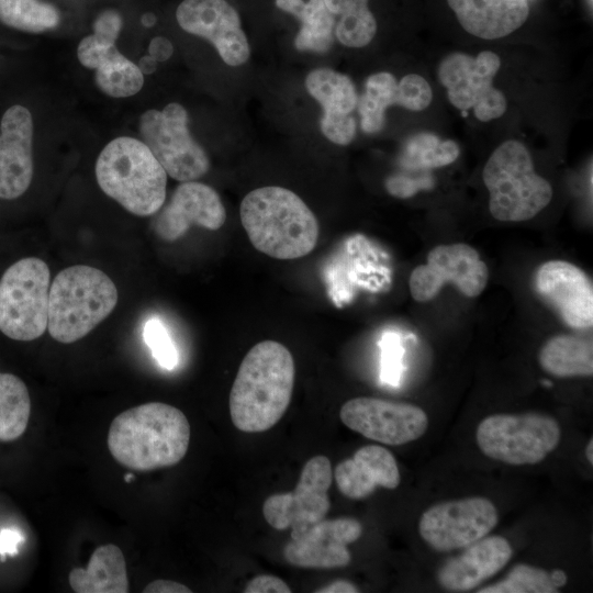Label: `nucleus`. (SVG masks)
<instances>
[{
	"label": "nucleus",
	"instance_id": "5701e85b",
	"mask_svg": "<svg viewBox=\"0 0 593 593\" xmlns=\"http://www.w3.org/2000/svg\"><path fill=\"white\" fill-rule=\"evenodd\" d=\"M70 588L77 593H126L130 591L126 562L114 544L94 549L86 568L69 572Z\"/></svg>",
	"mask_w": 593,
	"mask_h": 593
},
{
	"label": "nucleus",
	"instance_id": "4468645a",
	"mask_svg": "<svg viewBox=\"0 0 593 593\" xmlns=\"http://www.w3.org/2000/svg\"><path fill=\"white\" fill-rule=\"evenodd\" d=\"M339 417L349 429L390 446L414 441L428 427V417L421 407L369 396L345 402Z\"/></svg>",
	"mask_w": 593,
	"mask_h": 593
},
{
	"label": "nucleus",
	"instance_id": "0eeeda50",
	"mask_svg": "<svg viewBox=\"0 0 593 593\" xmlns=\"http://www.w3.org/2000/svg\"><path fill=\"white\" fill-rule=\"evenodd\" d=\"M51 273L45 261L27 257L11 265L0 279V331L11 339L41 337L48 324Z\"/></svg>",
	"mask_w": 593,
	"mask_h": 593
},
{
	"label": "nucleus",
	"instance_id": "393cba45",
	"mask_svg": "<svg viewBox=\"0 0 593 593\" xmlns=\"http://www.w3.org/2000/svg\"><path fill=\"white\" fill-rule=\"evenodd\" d=\"M309 93L322 105L323 115H350L358 97L351 79L329 68H317L305 78Z\"/></svg>",
	"mask_w": 593,
	"mask_h": 593
},
{
	"label": "nucleus",
	"instance_id": "a878e982",
	"mask_svg": "<svg viewBox=\"0 0 593 593\" xmlns=\"http://www.w3.org/2000/svg\"><path fill=\"white\" fill-rule=\"evenodd\" d=\"M326 8L339 16L335 25L337 40L348 47H362L371 42L377 22L368 0H323Z\"/></svg>",
	"mask_w": 593,
	"mask_h": 593
},
{
	"label": "nucleus",
	"instance_id": "a19ab883",
	"mask_svg": "<svg viewBox=\"0 0 593 593\" xmlns=\"http://www.w3.org/2000/svg\"><path fill=\"white\" fill-rule=\"evenodd\" d=\"M23 541V535L15 529H2L0 532V556L18 553L19 545Z\"/></svg>",
	"mask_w": 593,
	"mask_h": 593
},
{
	"label": "nucleus",
	"instance_id": "de8ad7c7",
	"mask_svg": "<svg viewBox=\"0 0 593 593\" xmlns=\"http://www.w3.org/2000/svg\"><path fill=\"white\" fill-rule=\"evenodd\" d=\"M551 580L557 589L567 583V575L562 570H553L550 572Z\"/></svg>",
	"mask_w": 593,
	"mask_h": 593
},
{
	"label": "nucleus",
	"instance_id": "09e8293b",
	"mask_svg": "<svg viewBox=\"0 0 593 593\" xmlns=\"http://www.w3.org/2000/svg\"><path fill=\"white\" fill-rule=\"evenodd\" d=\"M141 22L144 26L150 27L156 23V16L153 13L143 14Z\"/></svg>",
	"mask_w": 593,
	"mask_h": 593
},
{
	"label": "nucleus",
	"instance_id": "3c124183",
	"mask_svg": "<svg viewBox=\"0 0 593 593\" xmlns=\"http://www.w3.org/2000/svg\"><path fill=\"white\" fill-rule=\"evenodd\" d=\"M131 478H132V474H127V475L125 477V480L128 481Z\"/></svg>",
	"mask_w": 593,
	"mask_h": 593
},
{
	"label": "nucleus",
	"instance_id": "c85d7f7f",
	"mask_svg": "<svg viewBox=\"0 0 593 593\" xmlns=\"http://www.w3.org/2000/svg\"><path fill=\"white\" fill-rule=\"evenodd\" d=\"M301 22L294 45L299 51L324 53L333 44L336 16L326 8L323 0L302 2L292 13Z\"/></svg>",
	"mask_w": 593,
	"mask_h": 593
},
{
	"label": "nucleus",
	"instance_id": "473e14b6",
	"mask_svg": "<svg viewBox=\"0 0 593 593\" xmlns=\"http://www.w3.org/2000/svg\"><path fill=\"white\" fill-rule=\"evenodd\" d=\"M478 593H557L550 572L519 563L500 582L488 585Z\"/></svg>",
	"mask_w": 593,
	"mask_h": 593
},
{
	"label": "nucleus",
	"instance_id": "423d86ee",
	"mask_svg": "<svg viewBox=\"0 0 593 593\" xmlns=\"http://www.w3.org/2000/svg\"><path fill=\"white\" fill-rule=\"evenodd\" d=\"M482 177L490 193V212L499 221H527L552 198L550 183L535 172L527 148L514 139L491 154Z\"/></svg>",
	"mask_w": 593,
	"mask_h": 593
},
{
	"label": "nucleus",
	"instance_id": "aec40b11",
	"mask_svg": "<svg viewBox=\"0 0 593 593\" xmlns=\"http://www.w3.org/2000/svg\"><path fill=\"white\" fill-rule=\"evenodd\" d=\"M511 557L512 547L506 538L483 537L447 560L438 571V582L448 591H470L503 569Z\"/></svg>",
	"mask_w": 593,
	"mask_h": 593
},
{
	"label": "nucleus",
	"instance_id": "1a4fd4ad",
	"mask_svg": "<svg viewBox=\"0 0 593 593\" xmlns=\"http://www.w3.org/2000/svg\"><path fill=\"white\" fill-rule=\"evenodd\" d=\"M187 110L177 102L161 111L150 109L139 118L142 142L171 178L184 182L204 176L210 161L188 128Z\"/></svg>",
	"mask_w": 593,
	"mask_h": 593
},
{
	"label": "nucleus",
	"instance_id": "f257e3e1",
	"mask_svg": "<svg viewBox=\"0 0 593 593\" xmlns=\"http://www.w3.org/2000/svg\"><path fill=\"white\" fill-rule=\"evenodd\" d=\"M295 378L290 350L264 340L243 358L230 393V413L236 428L261 433L275 426L289 407Z\"/></svg>",
	"mask_w": 593,
	"mask_h": 593
},
{
	"label": "nucleus",
	"instance_id": "9b49d317",
	"mask_svg": "<svg viewBox=\"0 0 593 593\" xmlns=\"http://www.w3.org/2000/svg\"><path fill=\"white\" fill-rule=\"evenodd\" d=\"M333 471L326 456L312 457L301 471L293 491L270 495L262 504L267 523L278 530L291 528V538L324 519L331 507L327 491Z\"/></svg>",
	"mask_w": 593,
	"mask_h": 593
},
{
	"label": "nucleus",
	"instance_id": "7c9ffc66",
	"mask_svg": "<svg viewBox=\"0 0 593 593\" xmlns=\"http://www.w3.org/2000/svg\"><path fill=\"white\" fill-rule=\"evenodd\" d=\"M458 155L456 142L441 141L434 134L421 133L405 143L399 163L406 170L427 171L451 164Z\"/></svg>",
	"mask_w": 593,
	"mask_h": 593
},
{
	"label": "nucleus",
	"instance_id": "72a5a7b5",
	"mask_svg": "<svg viewBox=\"0 0 593 593\" xmlns=\"http://www.w3.org/2000/svg\"><path fill=\"white\" fill-rule=\"evenodd\" d=\"M144 339L161 367L171 370L177 366L178 351L166 327L159 320L150 318L147 321L144 327Z\"/></svg>",
	"mask_w": 593,
	"mask_h": 593
},
{
	"label": "nucleus",
	"instance_id": "49530a36",
	"mask_svg": "<svg viewBox=\"0 0 593 593\" xmlns=\"http://www.w3.org/2000/svg\"><path fill=\"white\" fill-rule=\"evenodd\" d=\"M302 2L303 0H276V5L280 10L292 14Z\"/></svg>",
	"mask_w": 593,
	"mask_h": 593
},
{
	"label": "nucleus",
	"instance_id": "412c9836",
	"mask_svg": "<svg viewBox=\"0 0 593 593\" xmlns=\"http://www.w3.org/2000/svg\"><path fill=\"white\" fill-rule=\"evenodd\" d=\"M334 478L340 493L353 500L370 495L378 485L393 490L401 481L394 456L378 445L363 446L338 463Z\"/></svg>",
	"mask_w": 593,
	"mask_h": 593
},
{
	"label": "nucleus",
	"instance_id": "6ab92c4d",
	"mask_svg": "<svg viewBox=\"0 0 593 593\" xmlns=\"http://www.w3.org/2000/svg\"><path fill=\"white\" fill-rule=\"evenodd\" d=\"M33 119L20 104L10 107L0 123V198L16 199L33 178Z\"/></svg>",
	"mask_w": 593,
	"mask_h": 593
},
{
	"label": "nucleus",
	"instance_id": "b1692460",
	"mask_svg": "<svg viewBox=\"0 0 593 593\" xmlns=\"http://www.w3.org/2000/svg\"><path fill=\"white\" fill-rule=\"evenodd\" d=\"M539 363L556 377L592 376V342L574 335L553 336L540 349Z\"/></svg>",
	"mask_w": 593,
	"mask_h": 593
},
{
	"label": "nucleus",
	"instance_id": "c03bdc74",
	"mask_svg": "<svg viewBox=\"0 0 593 593\" xmlns=\"http://www.w3.org/2000/svg\"><path fill=\"white\" fill-rule=\"evenodd\" d=\"M359 590L349 581L337 580L316 590V593H357Z\"/></svg>",
	"mask_w": 593,
	"mask_h": 593
},
{
	"label": "nucleus",
	"instance_id": "4be33fe9",
	"mask_svg": "<svg viewBox=\"0 0 593 593\" xmlns=\"http://www.w3.org/2000/svg\"><path fill=\"white\" fill-rule=\"evenodd\" d=\"M461 26L470 34L495 40L518 29L529 13L526 0H447Z\"/></svg>",
	"mask_w": 593,
	"mask_h": 593
},
{
	"label": "nucleus",
	"instance_id": "e433bc0d",
	"mask_svg": "<svg viewBox=\"0 0 593 593\" xmlns=\"http://www.w3.org/2000/svg\"><path fill=\"white\" fill-rule=\"evenodd\" d=\"M320 126L324 136L337 145L349 144L356 135V121L351 115H322Z\"/></svg>",
	"mask_w": 593,
	"mask_h": 593
},
{
	"label": "nucleus",
	"instance_id": "58836bf2",
	"mask_svg": "<svg viewBox=\"0 0 593 593\" xmlns=\"http://www.w3.org/2000/svg\"><path fill=\"white\" fill-rule=\"evenodd\" d=\"M92 27L94 36L115 43L122 29V18L115 10H104L97 16Z\"/></svg>",
	"mask_w": 593,
	"mask_h": 593
},
{
	"label": "nucleus",
	"instance_id": "37998d69",
	"mask_svg": "<svg viewBox=\"0 0 593 593\" xmlns=\"http://www.w3.org/2000/svg\"><path fill=\"white\" fill-rule=\"evenodd\" d=\"M148 53L155 60L165 61L171 57L174 46L167 37L156 36L149 43Z\"/></svg>",
	"mask_w": 593,
	"mask_h": 593
},
{
	"label": "nucleus",
	"instance_id": "f3484780",
	"mask_svg": "<svg viewBox=\"0 0 593 593\" xmlns=\"http://www.w3.org/2000/svg\"><path fill=\"white\" fill-rule=\"evenodd\" d=\"M225 220V208L217 192L193 180L181 182L175 189L169 202L158 210L153 227L159 238L174 242L192 225L216 231Z\"/></svg>",
	"mask_w": 593,
	"mask_h": 593
},
{
	"label": "nucleus",
	"instance_id": "2f4dec72",
	"mask_svg": "<svg viewBox=\"0 0 593 593\" xmlns=\"http://www.w3.org/2000/svg\"><path fill=\"white\" fill-rule=\"evenodd\" d=\"M59 11L40 0H0V22L24 32L42 33L55 29Z\"/></svg>",
	"mask_w": 593,
	"mask_h": 593
},
{
	"label": "nucleus",
	"instance_id": "bb28decb",
	"mask_svg": "<svg viewBox=\"0 0 593 593\" xmlns=\"http://www.w3.org/2000/svg\"><path fill=\"white\" fill-rule=\"evenodd\" d=\"M31 399L25 383L12 373L0 372V441H12L25 432Z\"/></svg>",
	"mask_w": 593,
	"mask_h": 593
},
{
	"label": "nucleus",
	"instance_id": "f8f14e48",
	"mask_svg": "<svg viewBox=\"0 0 593 593\" xmlns=\"http://www.w3.org/2000/svg\"><path fill=\"white\" fill-rule=\"evenodd\" d=\"M497 522V510L492 501L471 496L430 506L419 518L418 532L433 549L450 551L485 537Z\"/></svg>",
	"mask_w": 593,
	"mask_h": 593
},
{
	"label": "nucleus",
	"instance_id": "79ce46f5",
	"mask_svg": "<svg viewBox=\"0 0 593 593\" xmlns=\"http://www.w3.org/2000/svg\"><path fill=\"white\" fill-rule=\"evenodd\" d=\"M145 593H191V589L172 580H155L143 590Z\"/></svg>",
	"mask_w": 593,
	"mask_h": 593
},
{
	"label": "nucleus",
	"instance_id": "c756f323",
	"mask_svg": "<svg viewBox=\"0 0 593 593\" xmlns=\"http://www.w3.org/2000/svg\"><path fill=\"white\" fill-rule=\"evenodd\" d=\"M393 104H399V87L393 75L384 71L371 75L366 81L363 94L357 102L362 131L377 133L382 130L385 110Z\"/></svg>",
	"mask_w": 593,
	"mask_h": 593
},
{
	"label": "nucleus",
	"instance_id": "2eb2a0df",
	"mask_svg": "<svg viewBox=\"0 0 593 593\" xmlns=\"http://www.w3.org/2000/svg\"><path fill=\"white\" fill-rule=\"evenodd\" d=\"M176 19L183 31L211 42L227 65L248 60L250 47L240 18L226 0H183Z\"/></svg>",
	"mask_w": 593,
	"mask_h": 593
},
{
	"label": "nucleus",
	"instance_id": "f03ea898",
	"mask_svg": "<svg viewBox=\"0 0 593 593\" xmlns=\"http://www.w3.org/2000/svg\"><path fill=\"white\" fill-rule=\"evenodd\" d=\"M190 424L177 407L149 402L128 409L112 421L108 447L123 467L150 471L171 467L186 456Z\"/></svg>",
	"mask_w": 593,
	"mask_h": 593
},
{
	"label": "nucleus",
	"instance_id": "9d476101",
	"mask_svg": "<svg viewBox=\"0 0 593 593\" xmlns=\"http://www.w3.org/2000/svg\"><path fill=\"white\" fill-rule=\"evenodd\" d=\"M500 66V57L490 51L477 57L452 53L441 60L438 77L452 105L462 111L472 108L478 120L488 122L506 110L504 94L492 85Z\"/></svg>",
	"mask_w": 593,
	"mask_h": 593
},
{
	"label": "nucleus",
	"instance_id": "ddd939ff",
	"mask_svg": "<svg viewBox=\"0 0 593 593\" xmlns=\"http://www.w3.org/2000/svg\"><path fill=\"white\" fill-rule=\"evenodd\" d=\"M489 269L479 253L465 243L438 245L427 255L426 264L415 267L409 286L412 298L426 302L447 282L466 296H478L486 287Z\"/></svg>",
	"mask_w": 593,
	"mask_h": 593
},
{
	"label": "nucleus",
	"instance_id": "a18cd8bd",
	"mask_svg": "<svg viewBox=\"0 0 593 593\" xmlns=\"http://www.w3.org/2000/svg\"><path fill=\"white\" fill-rule=\"evenodd\" d=\"M137 66L143 75H150L157 68V60H155L150 55H146L139 59Z\"/></svg>",
	"mask_w": 593,
	"mask_h": 593
},
{
	"label": "nucleus",
	"instance_id": "7ed1b4c3",
	"mask_svg": "<svg viewBox=\"0 0 593 593\" xmlns=\"http://www.w3.org/2000/svg\"><path fill=\"white\" fill-rule=\"evenodd\" d=\"M242 225L260 253L290 260L310 254L316 246L318 222L293 191L268 186L245 195L240 209Z\"/></svg>",
	"mask_w": 593,
	"mask_h": 593
},
{
	"label": "nucleus",
	"instance_id": "39448f33",
	"mask_svg": "<svg viewBox=\"0 0 593 593\" xmlns=\"http://www.w3.org/2000/svg\"><path fill=\"white\" fill-rule=\"evenodd\" d=\"M118 289L102 270L86 265L63 269L49 287L48 333L63 344L88 335L116 306Z\"/></svg>",
	"mask_w": 593,
	"mask_h": 593
},
{
	"label": "nucleus",
	"instance_id": "ea45409f",
	"mask_svg": "<svg viewBox=\"0 0 593 593\" xmlns=\"http://www.w3.org/2000/svg\"><path fill=\"white\" fill-rule=\"evenodd\" d=\"M245 593H290L291 589L278 577L270 574H260L251 579L245 590Z\"/></svg>",
	"mask_w": 593,
	"mask_h": 593
},
{
	"label": "nucleus",
	"instance_id": "4c0bfd02",
	"mask_svg": "<svg viewBox=\"0 0 593 593\" xmlns=\"http://www.w3.org/2000/svg\"><path fill=\"white\" fill-rule=\"evenodd\" d=\"M433 179L428 175L413 178L406 175H393L385 181L388 192L398 198H410L419 190L429 189Z\"/></svg>",
	"mask_w": 593,
	"mask_h": 593
},
{
	"label": "nucleus",
	"instance_id": "f704fd0d",
	"mask_svg": "<svg viewBox=\"0 0 593 593\" xmlns=\"http://www.w3.org/2000/svg\"><path fill=\"white\" fill-rule=\"evenodd\" d=\"M399 87V105L411 111H422L432 101V89L428 82L417 74L404 76Z\"/></svg>",
	"mask_w": 593,
	"mask_h": 593
},
{
	"label": "nucleus",
	"instance_id": "dca6fc26",
	"mask_svg": "<svg viewBox=\"0 0 593 593\" xmlns=\"http://www.w3.org/2000/svg\"><path fill=\"white\" fill-rule=\"evenodd\" d=\"M534 284L568 326L577 329L592 326L593 287L581 268L566 260H549L537 268Z\"/></svg>",
	"mask_w": 593,
	"mask_h": 593
},
{
	"label": "nucleus",
	"instance_id": "cd10ccee",
	"mask_svg": "<svg viewBox=\"0 0 593 593\" xmlns=\"http://www.w3.org/2000/svg\"><path fill=\"white\" fill-rule=\"evenodd\" d=\"M94 70L98 88L113 98L134 96L144 85V76L138 66L122 55L116 46L99 59Z\"/></svg>",
	"mask_w": 593,
	"mask_h": 593
},
{
	"label": "nucleus",
	"instance_id": "8fccbe9b",
	"mask_svg": "<svg viewBox=\"0 0 593 593\" xmlns=\"http://www.w3.org/2000/svg\"><path fill=\"white\" fill-rule=\"evenodd\" d=\"M585 456L590 463H593V440L590 439L585 448Z\"/></svg>",
	"mask_w": 593,
	"mask_h": 593
},
{
	"label": "nucleus",
	"instance_id": "c9c22d12",
	"mask_svg": "<svg viewBox=\"0 0 593 593\" xmlns=\"http://www.w3.org/2000/svg\"><path fill=\"white\" fill-rule=\"evenodd\" d=\"M380 346L382 349L381 379L390 385H396L402 373L403 349L400 338L393 333H387L383 335Z\"/></svg>",
	"mask_w": 593,
	"mask_h": 593
},
{
	"label": "nucleus",
	"instance_id": "20e7f679",
	"mask_svg": "<svg viewBox=\"0 0 593 593\" xmlns=\"http://www.w3.org/2000/svg\"><path fill=\"white\" fill-rule=\"evenodd\" d=\"M96 178L101 190L138 216L156 214L166 199L167 174L139 139L121 136L99 154Z\"/></svg>",
	"mask_w": 593,
	"mask_h": 593
},
{
	"label": "nucleus",
	"instance_id": "a211bd4d",
	"mask_svg": "<svg viewBox=\"0 0 593 593\" xmlns=\"http://www.w3.org/2000/svg\"><path fill=\"white\" fill-rule=\"evenodd\" d=\"M362 525L351 517L322 519L291 540L283 549L284 559L292 566L309 569H333L350 562L347 545L356 541Z\"/></svg>",
	"mask_w": 593,
	"mask_h": 593
},
{
	"label": "nucleus",
	"instance_id": "6e6552de",
	"mask_svg": "<svg viewBox=\"0 0 593 593\" xmlns=\"http://www.w3.org/2000/svg\"><path fill=\"white\" fill-rule=\"evenodd\" d=\"M480 450L513 466L536 465L558 446V422L544 414H494L480 422L475 433Z\"/></svg>",
	"mask_w": 593,
	"mask_h": 593
}]
</instances>
